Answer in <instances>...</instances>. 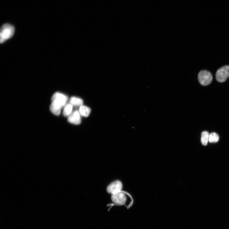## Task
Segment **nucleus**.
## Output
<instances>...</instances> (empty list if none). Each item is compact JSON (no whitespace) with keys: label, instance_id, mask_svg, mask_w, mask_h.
<instances>
[{"label":"nucleus","instance_id":"nucleus-1","mask_svg":"<svg viewBox=\"0 0 229 229\" xmlns=\"http://www.w3.org/2000/svg\"><path fill=\"white\" fill-rule=\"evenodd\" d=\"M68 97L61 93H56L52 96L50 107L51 112L55 115L58 116L61 109L67 103Z\"/></svg>","mask_w":229,"mask_h":229},{"label":"nucleus","instance_id":"nucleus-2","mask_svg":"<svg viewBox=\"0 0 229 229\" xmlns=\"http://www.w3.org/2000/svg\"><path fill=\"white\" fill-rule=\"evenodd\" d=\"M111 200L112 203L110 206L124 205L127 209L132 205L133 201L131 196L128 193L121 191L116 194L112 195Z\"/></svg>","mask_w":229,"mask_h":229},{"label":"nucleus","instance_id":"nucleus-3","mask_svg":"<svg viewBox=\"0 0 229 229\" xmlns=\"http://www.w3.org/2000/svg\"><path fill=\"white\" fill-rule=\"evenodd\" d=\"M14 33V28L11 25L6 24L2 26L0 33V41L1 43L11 38Z\"/></svg>","mask_w":229,"mask_h":229},{"label":"nucleus","instance_id":"nucleus-4","mask_svg":"<svg viewBox=\"0 0 229 229\" xmlns=\"http://www.w3.org/2000/svg\"><path fill=\"white\" fill-rule=\"evenodd\" d=\"M198 79L200 83L202 85L207 86L212 82L213 77L211 73L207 71H201L199 73Z\"/></svg>","mask_w":229,"mask_h":229},{"label":"nucleus","instance_id":"nucleus-5","mask_svg":"<svg viewBox=\"0 0 229 229\" xmlns=\"http://www.w3.org/2000/svg\"><path fill=\"white\" fill-rule=\"evenodd\" d=\"M229 77V66H224L217 71L216 74V80L219 82H225Z\"/></svg>","mask_w":229,"mask_h":229},{"label":"nucleus","instance_id":"nucleus-6","mask_svg":"<svg viewBox=\"0 0 229 229\" xmlns=\"http://www.w3.org/2000/svg\"><path fill=\"white\" fill-rule=\"evenodd\" d=\"M123 188L122 182L119 180L114 181L111 183L107 188V192L112 195L121 191Z\"/></svg>","mask_w":229,"mask_h":229},{"label":"nucleus","instance_id":"nucleus-7","mask_svg":"<svg viewBox=\"0 0 229 229\" xmlns=\"http://www.w3.org/2000/svg\"><path fill=\"white\" fill-rule=\"evenodd\" d=\"M81 116L79 111L75 110L68 117L67 121L72 124L79 125L81 122Z\"/></svg>","mask_w":229,"mask_h":229},{"label":"nucleus","instance_id":"nucleus-8","mask_svg":"<svg viewBox=\"0 0 229 229\" xmlns=\"http://www.w3.org/2000/svg\"><path fill=\"white\" fill-rule=\"evenodd\" d=\"M73 106L70 103H67L64 107L63 114L64 117H68L72 112Z\"/></svg>","mask_w":229,"mask_h":229},{"label":"nucleus","instance_id":"nucleus-9","mask_svg":"<svg viewBox=\"0 0 229 229\" xmlns=\"http://www.w3.org/2000/svg\"><path fill=\"white\" fill-rule=\"evenodd\" d=\"M69 103L73 106L80 107L83 105V101L82 99L76 97H72L69 100Z\"/></svg>","mask_w":229,"mask_h":229},{"label":"nucleus","instance_id":"nucleus-10","mask_svg":"<svg viewBox=\"0 0 229 229\" xmlns=\"http://www.w3.org/2000/svg\"><path fill=\"white\" fill-rule=\"evenodd\" d=\"M79 111L81 116L87 117L89 115L91 109L88 107L82 105L80 107Z\"/></svg>","mask_w":229,"mask_h":229},{"label":"nucleus","instance_id":"nucleus-11","mask_svg":"<svg viewBox=\"0 0 229 229\" xmlns=\"http://www.w3.org/2000/svg\"><path fill=\"white\" fill-rule=\"evenodd\" d=\"M209 133L207 131H204L202 133L201 142L203 145L206 146L207 145L209 141Z\"/></svg>","mask_w":229,"mask_h":229},{"label":"nucleus","instance_id":"nucleus-12","mask_svg":"<svg viewBox=\"0 0 229 229\" xmlns=\"http://www.w3.org/2000/svg\"><path fill=\"white\" fill-rule=\"evenodd\" d=\"M219 140V136L215 132L210 134L209 136V141L210 143H216Z\"/></svg>","mask_w":229,"mask_h":229}]
</instances>
